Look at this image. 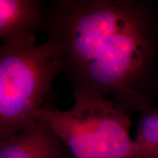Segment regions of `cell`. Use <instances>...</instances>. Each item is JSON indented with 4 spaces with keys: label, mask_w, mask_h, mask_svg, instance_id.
Wrapping results in <instances>:
<instances>
[{
    "label": "cell",
    "mask_w": 158,
    "mask_h": 158,
    "mask_svg": "<svg viewBox=\"0 0 158 158\" xmlns=\"http://www.w3.org/2000/svg\"><path fill=\"white\" fill-rule=\"evenodd\" d=\"M132 158H147V157H138V156H133Z\"/></svg>",
    "instance_id": "52a82bcc"
},
{
    "label": "cell",
    "mask_w": 158,
    "mask_h": 158,
    "mask_svg": "<svg viewBox=\"0 0 158 158\" xmlns=\"http://www.w3.org/2000/svg\"><path fill=\"white\" fill-rule=\"evenodd\" d=\"M0 158H72L61 138L45 122L29 127L0 141Z\"/></svg>",
    "instance_id": "277c9868"
},
{
    "label": "cell",
    "mask_w": 158,
    "mask_h": 158,
    "mask_svg": "<svg viewBox=\"0 0 158 158\" xmlns=\"http://www.w3.org/2000/svg\"><path fill=\"white\" fill-rule=\"evenodd\" d=\"M73 97L68 110L45 106L36 114V120L45 122L64 142L72 158L135 156L129 111L98 97Z\"/></svg>",
    "instance_id": "3957f363"
},
{
    "label": "cell",
    "mask_w": 158,
    "mask_h": 158,
    "mask_svg": "<svg viewBox=\"0 0 158 158\" xmlns=\"http://www.w3.org/2000/svg\"><path fill=\"white\" fill-rule=\"evenodd\" d=\"M41 32L56 49L73 96L106 99L130 113L151 106L155 45L140 3L43 1Z\"/></svg>",
    "instance_id": "6da1fadb"
},
{
    "label": "cell",
    "mask_w": 158,
    "mask_h": 158,
    "mask_svg": "<svg viewBox=\"0 0 158 158\" xmlns=\"http://www.w3.org/2000/svg\"><path fill=\"white\" fill-rule=\"evenodd\" d=\"M62 73L56 49L35 34L0 44V141L36 121L54 80Z\"/></svg>",
    "instance_id": "7a4b0ae2"
},
{
    "label": "cell",
    "mask_w": 158,
    "mask_h": 158,
    "mask_svg": "<svg viewBox=\"0 0 158 158\" xmlns=\"http://www.w3.org/2000/svg\"><path fill=\"white\" fill-rule=\"evenodd\" d=\"M135 139V156L158 158V109L150 106L141 110Z\"/></svg>",
    "instance_id": "8992f818"
},
{
    "label": "cell",
    "mask_w": 158,
    "mask_h": 158,
    "mask_svg": "<svg viewBox=\"0 0 158 158\" xmlns=\"http://www.w3.org/2000/svg\"><path fill=\"white\" fill-rule=\"evenodd\" d=\"M43 1L0 0V42L41 31Z\"/></svg>",
    "instance_id": "5b68a950"
}]
</instances>
